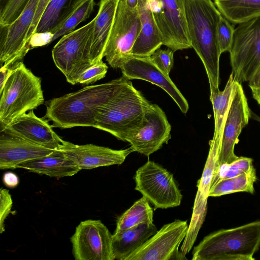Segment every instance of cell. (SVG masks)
Wrapping results in <instances>:
<instances>
[{
  "label": "cell",
  "instance_id": "cell-10",
  "mask_svg": "<svg viewBox=\"0 0 260 260\" xmlns=\"http://www.w3.org/2000/svg\"><path fill=\"white\" fill-rule=\"evenodd\" d=\"M141 29L138 9H130L124 0H120L104 54L112 68L120 69L126 58L131 55Z\"/></svg>",
  "mask_w": 260,
  "mask_h": 260
},
{
  "label": "cell",
  "instance_id": "cell-11",
  "mask_svg": "<svg viewBox=\"0 0 260 260\" xmlns=\"http://www.w3.org/2000/svg\"><path fill=\"white\" fill-rule=\"evenodd\" d=\"M76 260H114L112 235L100 220L81 221L71 238Z\"/></svg>",
  "mask_w": 260,
  "mask_h": 260
},
{
  "label": "cell",
  "instance_id": "cell-45",
  "mask_svg": "<svg viewBox=\"0 0 260 260\" xmlns=\"http://www.w3.org/2000/svg\"><path fill=\"white\" fill-rule=\"evenodd\" d=\"M250 117L251 118H252L254 120H255L257 121L258 122H260V117L256 115L254 113H253L252 111H250Z\"/></svg>",
  "mask_w": 260,
  "mask_h": 260
},
{
  "label": "cell",
  "instance_id": "cell-38",
  "mask_svg": "<svg viewBox=\"0 0 260 260\" xmlns=\"http://www.w3.org/2000/svg\"><path fill=\"white\" fill-rule=\"evenodd\" d=\"M51 0H39L32 22L29 27L27 37V47L28 51L29 41L35 34L37 26Z\"/></svg>",
  "mask_w": 260,
  "mask_h": 260
},
{
  "label": "cell",
  "instance_id": "cell-41",
  "mask_svg": "<svg viewBox=\"0 0 260 260\" xmlns=\"http://www.w3.org/2000/svg\"><path fill=\"white\" fill-rule=\"evenodd\" d=\"M3 181L5 185L10 188L16 187L19 181L17 175L11 172H6L4 174Z\"/></svg>",
  "mask_w": 260,
  "mask_h": 260
},
{
  "label": "cell",
  "instance_id": "cell-37",
  "mask_svg": "<svg viewBox=\"0 0 260 260\" xmlns=\"http://www.w3.org/2000/svg\"><path fill=\"white\" fill-rule=\"evenodd\" d=\"M234 192L236 190L233 178L223 179L211 187L209 197H219Z\"/></svg>",
  "mask_w": 260,
  "mask_h": 260
},
{
  "label": "cell",
  "instance_id": "cell-22",
  "mask_svg": "<svg viewBox=\"0 0 260 260\" xmlns=\"http://www.w3.org/2000/svg\"><path fill=\"white\" fill-rule=\"evenodd\" d=\"M138 10L141 22V29L132 48L131 55L150 57L163 45L149 4L146 0H139Z\"/></svg>",
  "mask_w": 260,
  "mask_h": 260
},
{
  "label": "cell",
  "instance_id": "cell-9",
  "mask_svg": "<svg viewBox=\"0 0 260 260\" xmlns=\"http://www.w3.org/2000/svg\"><path fill=\"white\" fill-rule=\"evenodd\" d=\"M160 34L163 45L177 50L192 48L188 32L185 0H146Z\"/></svg>",
  "mask_w": 260,
  "mask_h": 260
},
{
  "label": "cell",
  "instance_id": "cell-7",
  "mask_svg": "<svg viewBox=\"0 0 260 260\" xmlns=\"http://www.w3.org/2000/svg\"><path fill=\"white\" fill-rule=\"evenodd\" d=\"M135 189L155 209H168L179 206L182 195L173 175L159 164L147 161L136 172Z\"/></svg>",
  "mask_w": 260,
  "mask_h": 260
},
{
  "label": "cell",
  "instance_id": "cell-31",
  "mask_svg": "<svg viewBox=\"0 0 260 260\" xmlns=\"http://www.w3.org/2000/svg\"><path fill=\"white\" fill-rule=\"evenodd\" d=\"M29 0H10L0 11V26H6L14 21L22 13Z\"/></svg>",
  "mask_w": 260,
  "mask_h": 260
},
{
  "label": "cell",
  "instance_id": "cell-14",
  "mask_svg": "<svg viewBox=\"0 0 260 260\" xmlns=\"http://www.w3.org/2000/svg\"><path fill=\"white\" fill-rule=\"evenodd\" d=\"M210 149L201 178L198 181L197 192L193 206L188 229L181 246V252L186 255L192 249L207 213V199L212 179L217 167L219 144L214 137L209 142Z\"/></svg>",
  "mask_w": 260,
  "mask_h": 260
},
{
  "label": "cell",
  "instance_id": "cell-27",
  "mask_svg": "<svg viewBox=\"0 0 260 260\" xmlns=\"http://www.w3.org/2000/svg\"><path fill=\"white\" fill-rule=\"evenodd\" d=\"M153 222V210L144 197L135 202L118 218L114 234L121 233L140 224Z\"/></svg>",
  "mask_w": 260,
  "mask_h": 260
},
{
  "label": "cell",
  "instance_id": "cell-20",
  "mask_svg": "<svg viewBox=\"0 0 260 260\" xmlns=\"http://www.w3.org/2000/svg\"><path fill=\"white\" fill-rule=\"evenodd\" d=\"M5 134L0 138L1 170L17 168L23 162L49 155L55 150Z\"/></svg>",
  "mask_w": 260,
  "mask_h": 260
},
{
  "label": "cell",
  "instance_id": "cell-16",
  "mask_svg": "<svg viewBox=\"0 0 260 260\" xmlns=\"http://www.w3.org/2000/svg\"><path fill=\"white\" fill-rule=\"evenodd\" d=\"M250 111L241 84L237 81L223 127L217 167L230 164L238 158L234 153V147L239 141L238 137L242 129L248 123Z\"/></svg>",
  "mask_w": 260,
  "mask_h": 260
},
{
  "label": "cell",
  "instance_id": "cell-15",
  "mask_svg": "<svg viewBox=\"0 0 260 260\" xmlns=\"http://www.w3.org/2000/svg\"><path fill=\"white\" fill-rule=\"evenodd\" d=\"M171 126L162 109L151 104L147 110L141 127L132 135L126 142L134 152L145 156L160 149L171 139Z\"/></svg>",
  "mask_w": 260,
  "mask_h": 260
},
{
  "label": "cell",
  "instance_id": "cell-19",
  "mask_svg": "<svg viewBox=\"0 0 260 260\" xmlns=\"http://www.w3.org/2000/svg\"><path fill=\"white\" fill-rule=\"evenodd\" d=\"M45 118L37 117L33 110L2 126V132L43 147L58 150L62 139Z\"/></svg>",
  "mask_w": 260,
  "mask_h": 260
},
{
  "label": "cell",
  "instance_id": "cell-32",
  "mask_svg": "<svg viewBox=\"0 0 260 260\" xmlns=\"http://www.w3.org/2000/svg\"><path fill=\"white\" fill-rule=\"evenodd\" d=\"M235 28L230 22L222 15L217 27V38L221 53L230 52Z\"/></svg>",
  "mask_w": 260,
  "mask_h": 260
},
{
  "label": "cell",
  "instance_id": "cell-12",
  "mask_svg": "<svg viewBox=\"0 0 260 260\" xmlns=\"http://www.w3.org/2000/svg\"><path fill=\"white\" fill-rule=\"evenodd\" d=\"M188 229L186 220L176 219L166 224L125 260L186 259L179 247Z\"/></svg>",
  "mask_w": 260,
  "mask_h": 260
},
{
  "label": "cell",
  "instance_id": "cell-29",
  "mask_svg": "<svg viewBox=\"0 0 260 260\" xmlns=\"http://www.w3.org/2000/svg\"><path fill=\"white\" fill-rule=\"evenodd\" d=\"M254 168L252 159L246 157H238L230 164L218 166L214 175L211 187L221 179L235 177Z\"/></svg>",
  "mask_w": 260,
  "mask_h": 260
},
{
  "label": "cell",
  "instance_id": "cell-42",
  "mask_svg": "<svg viewBox=\"0 0 260 260\" xmlns=\"http://www.w3.org/2000/svg\"><path fill=\"white\" fill-rule=\"evenodd\" d=\"M11 67H7L2 66L1 69V79H0V88L3 87L8 76L9 75L12 69Z\"/></svg>",
  "mask_w": 260,
  "mask_h": 260
},
{
  "label": "cell",
  "instance_id": "cell-3",
  "mask_svg": "<svg viewBox=\"0 0 260 260\" xmlns=\"http://www.w3.org/2000/svg\"><path fill=\"white\" fill-rule=\"evenodd\" d=\"M151 104L128 80L100 110L94 127L126 142L142 125L145 114Z\"/></svg>",
  "mask_w": 260,
  "mask_h": 260
},
{
  "label": "cell",
  "instance_id": "cell-34",
  "mask_svg": "<svg viewBox=\"0 0 260 260\" xmlns=\"http://www.w3.org/2000/svg\"><path fill=\"white\" fill-rule=\"evenodd\" d=\"M108 67L103 61L93 65L86 70L80 77L78 83L89 84L104 78Z\"/></svg>",
  "mask_w": 260,
  "mask_h": 260
},
{
  "label": "cell",
  "instance_id": "cell-26",
  "mask_svg": "<svg viewBox=\"0 0 260 260\" xmlns=\"http://www.w3.org/2000/svg\"><path fill=\"white\" fill-rule=\"evenodd\" d=\"M236 80L232 72L222 91L210 90V101L213 106L214 117L215 137L221 144L223 127L232 100Z\"/></svg>",
  "mask_w": 260,
  "mask_h": 260
},
{
  "label": "cell",
  "instance_id": "cell-8",
  "mask_svg": "<svg viewBox=\"0 0 260 260\" xmlns=\"http://www.w3.org/2000/svg\"><path fill=\"white\" fill-rule=\"evenodd\" d=\"M229 52L234 79L248 82L260 64V17L235 28Z\"/></svg>",
  "mask_w": 260,
  "mask_h": 260
},
{
  "label": "cell",
  "instance_id": "cell-43",
  "mask_svg": "<svg viewBox=\"0 0 260 260\" xmlns=\"http://www.w3.org/2000/svg\"><path fill=\"white\" fill-rule=\"evenodd\" d=\"M126 5L132 10L138 9L139 0H124Z\"/></svg>",
  "mask_w": 260,
  "mask_h": 260
},
{
  "label": "cell",
  "instance_id": "cell-13",
  "mask_svg": "<svg viewBox=\"0 0 260 260\" xmlns=\"http://www.w3.org/2000/svg\"><path fill=\"white\" fill-rule=\"evenodd\" d=\"M39 0H29L25 8L12 23L0 26V62L11 67L28 52L27 37Z\"/></svg>",
  "mask_w": 260,
  "mask_h": 260
},
{
  "label": "cell",
  "instance_id": "cell-6",
  "mask_svg": "<svg viewBox=\"0 0 260 260\" xmlns=\"http://www.w3.org/2000/svg\"><path fill=\"white\" fill-rule=\"evenodd\" d=\"M94 18L89 22L61 37L52 50L56 67L69 83L75 85L81 75L93 66L89 57Z\"/></svg>",
  "mask_w": 260,
  "mask_h": 260
},
{
  "label": "cell",
  "instance_id": "cell-33",
  "mask_svg": "<svg viewBox=\"0 0 260 260\" xmlns=\"http://www.w3.org/2000/svg\"><path fill=\"white\" fill-rule=\"evenodd\" d=\"M174 51L167 49H157L150 56L153 62L163 72L169 75L174 65Z\"/></svg>",
  "mask_w": 260,
  "mask_h": 260
},
{
  "label": "cell",
  "instance_id": "cell-23",
  "mask_svg": "<svg viewBox=\"0 0 260 260\" xmlns=\"http://www.w3.org/2000/svg\"><path fill=\"white\" fill-rule=\"evenodd\" d=\"M17 168L57 178L72 176L82 170L58 150L49 155L23 162Z\"/></svg>",
  "mask_w": 260,
  "mask_h": 260
},
{
  "label": "cell",
  "instance_id": "cell-21",
  "mask_svg": "<svg viewBox=\"0 0 260 260\" xmlns=\"http://www.w3.org/2000/svg\"><path fill=\"white\" fill-rule=\"evenodd\" d=\"M120 0H100L94 17L89 57L94 65L103 61Z\"/></svg>",
  "mask_w": 260,
  "mask_h": 260
},
{
  "label": "cell",
  "instance_id": "cell-18",
  "mask_svg": "<svg viewBox=\"0 0 260 260\" xmlns=\"http://www.w3.org/2000/svg\"><path fill=\"white\" fill-rule=\"evenodd\" d=\"M58 150L81 169L120 165L134 152L131 147L115 150L92 144L76 145L64 140Z\"/></svg>",
  "mask_w": 260,
  "mask_h": 260
},
{
  "label": "cell",
  "instance_id": "cell-44",
  "mask_svg": "<svg viewBox=\"0 0 260 260\" xmlns=\"http://www.w3.org/2000/svg\"><path fill=\"white\" fill-rule=\"evenodd\" d=\"M10 0H0V11L2 10L7 5Z\"/></svg>",
  "mask_w": 260,
  "mask_h": 260
},
{
  "label": "cell",
  "instance_id": "cell-39",
  "mask_svg": "<svg viewBox=\"0 0 260 260\" xmlns=\"http://www.w3.org/2000/svg\"><path fill=\"white\" fill-rule=\"evenodd\" d=\"M53 34L49 31L34 34L29 41V50L51 43L53 42Z\"/></svg>",
  "mask_w": 260,
  "mask_h": 260
},
{
  "label": "cell",
  "instance_id": "cell-40",
  "mask_svg": "<svg viewBox=\"0 0 260 260\" xmlns=\"http://www.w3.org/2000/svg\"><path fill=\"white\" fill-rule=\"evenodd\" d=\"M248 86L251 90L253 98L257 102L260 99V64L248 81Z\"/></svg>",
  "mask_w": 260,
  "mask_h": 260
},
{
  "label": "cell",
  "instance_id": "cell-17",
  "mask_svg": "<svg viewBox=\"0 0 260 260\" xmlns=\"http://www.w3.org/2000/svg\"><path fill=\"white\" fill-rule=\"evenodd\" d=\"M122 76L127 80L140 79L155 84L165 90L177 104L181 111L186 113L187 101L171 79L169 75L160 70L150 57L128 56L120 68Z\"/></svg>",
  "mask_w": 260,
  "mask_h": 260
},
{
  "label": "cell",
  "instance_id": "cell-35",
  "mask_svg": "<svg viewBox=\"0 0 260 260\" xmlns=\"http://www.w3.org/2000/svg\"><path fill=\"white\" fill-rule=\"evenodd\" d=\"M233 179L236 192H247L250 193H253V184L256 180L254 168H253L248 172L234 177Z\"/></svg>",
  "mask_w": 260,
  "mask_h": 260
},
{
  "label": "cell",
  "instance_id": "cell-36",
  "mask_svg": "<svg viewBox=\"0 0 260 260\" xmlns=\"http://www.w3.org/2000/svg\"><path fill=\"white\" fill-rule=\"evenodd\" d=\"M13 201L8 189L2 188L0 190V233L5 231V221L10 213Z\"/></svg>",
  "mask_w": 260,
  "mask_h": 260
},
{
  "label": "cell",
  "instance_id": "cell-1",
  "mask_svg": "<svg viewBox=\"0 0 260 260\" xmlns=\"http://www.w3.org/2000/svg\"><path fill=\"white\" fill-rule=\"evenodd\" d=\"M129 80L123 76L106 83L92 85L46 102L43 117L53 127H93L100 110Z\"/></svg>",
  "mask_w": 260,
  "mask_h": 260
},
{
  "label": "cell",
  "instance_id": "cell-2",
  "mask_svg": "<svg viewBox=\"0 0 260 260\" xmlns=\"http://www.w3.org/2000/svg\"><path fill=\"white\" fill-rule=\"evenodd\" d=\"M184 7L191 47L204 66L210 90H219L217 27L222 15L212 0H185Z\"/></svg>",
  "mask_w": 260,
  "mask_h": 260
},
{
  "label": "cell",
  "instance_id": "cell-46",
  "mask_svg": "<svg viewBox=\"0 0 260 260\" xmlns=\"http://www.w3.org/2000/svg\"><path fill=\"white\" fill-rule=\"evenodd\" d=\"M258 104L260 105V99L259 100V101L257 102Z\"/></svg>",
  "mask_w": 260,
  "mask_h": 260
},
{
  "label": "cell",
  "instance_id": "cell-4",
  "mask_svg": "<svg viewBox=\"0 0 260 260\" xmlns=\"http://www.w3.org/2000/svg\"><path fill=\"white\" fill-rule=\"evenodd\" d=\"M260 247V221L220 230L194 247L192 260H253Z\"/></svg>",
  "mask_w": 260,
  "mask_h": 260
},
{
  "label": "cell",
  "instance_id": "cell-25",
  "mask_svg": "<svg viewBox=\"0 0 260 260\" xmlns=\"http://www.w3.org/2000/svg\"><path fill=\"white\" fill-rule=\"evenodd\" d=\"M213 2L221 15L234 24L260 17V0H214Z\"/></svg>",
  "mask_w": 260,
  "mask_h": 260
},
{
  "label": "cell",
  "instance_id": "cell-30",
  "mask_svg": "<svg viewBox=\"0 0 260 260\" xmlns=\"http://www.w3.org/2000/svg\"><path fill=\"white\" fill-rule=\"evenodd\" d=\"M69 0H51L46 8L35 33L49 31L58 23Z\"/></svg>",
  "mask_w": 260,
  "mask_h": 260
},
{
  "label": "cell",
  "instance_id": "cell-24",
  "mask_svg": "<svg viewBox=\"0 0 260 260\" xmlns=\"http://www.w3.org/2000/svg\"><path fill=\"white\" fill-rule=\"evenodd\" d=\"M157 231L153 222L140 224L112 235V250L115 259L125 260Z\"/></svg>",
  "mask_w": 260,
  "mask_h": 260
},
{
  "label": "cell",
  "instance_id": "cell-28",
  "mask_svg": "<svg viewBox=\"0 0 260 260\" xmlns=\"http://www.w3.org/2000/svg\"><path fill=\"white\" fill-rule=\"evenodd\" d=\"M94 0H86L79 5L59 27L49 32L53 34V41L60 37L75 30L80 23L88 19L94 10Z\"/></svg>",
  "mask_w": 260,
  "mask_h": 260
},
{
  "label": "cell",
  "instance_id": "cell-5",
  "mask_svg": "<svg viewBox=\"0 0 260 260\" xmlns=\"http://www.w3.org/2000/svg\"><path fill=\"white\" fill-rule=\"evenodd\" d=\"M0 94L1 126L36 109L44 101L41 78L35 75L21 61L13 66L0 88Z\"/></svg>",
  "mask_w": 260,
  "mask_h": 260
}]
</instances>
